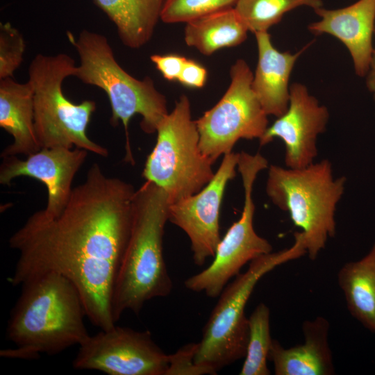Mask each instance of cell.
Listing matches in <instances>:
<instances>
[{"mask_svg":"<svg viewBox=\"0 0 375 375\" xmlns=\"http://www.w3.org/2000/svg\"><path fill=\"white\" fill-rule=\"evenodd\" d=\"M135 190L92 165L59 215L38 210L11 235L8 244L19 258L10 283L59 274L78 291L92 324L113 327L112 297L131 231Z\"/></svg>","mask_w":375,"mask_h":375,"instance_id":"cell-1","label":"cell"},{"mask_svg":"<svg viewBox=\"0 0 375 375\" xmlns=\"http://www.w3.org/2000/svg\"><path fill=\"white\" fill-rule=\"evenodd\" d=\"M6 328L16 347L1 350V356L36 359L54 356L89 336L85 310L78 291L65 276L49 272L23 283Z\"/></svg>","mask_w":375,"mask_h":375,"instance_id":"cell-2","label":"cell"},{"mask_svg":"<svg viewBox=\"0 0 375 375\" xmlns=\"http://www.w3.org/2000/svg\"><path fill=\"white\" fill-rule=\"evenodd\" d=\"M170 204L165 190L151 181L135 190L131 231L112 297L115 323L124 311L138 314L147 301L172 290L162 252Z\"/></svg>","mask_w":375,"mask_h":375,"instance_id":"cell-3","label":"cell"},{"mask_svg":"<svg viewBox=\"0 0 375 375\" xmlns=\"http://www.w3.org/2000/svg\"><path fill=\"white\" fill-rule=\"evenodd\" d=\"M67 34L80 60L74 76L106 92L112 111L110 122L114 127L119 122L122 123L126 134L125 160L133 165L129 122L139 115L142 130L148 134L156 133L159 124L169 113L166 97L149 76L137 79L120 66L105 35L88 30H83L77 38L69 31Z\"/></svg>","mask_w":375,"mask_h":375,"instance_id":"cell-4","label":"cell"},{"mask_svg":"<svg viewBox=\"0 0 375 375\" xmlns=\"http://www.w3.org/2000/svg\"><path fill=\"white\" fill-rule=\"evenodd\" d=\"M346 178H334L327 159L301 169L272 165L268 169L266 193L272 202L290 214L301 231L294 239L304 247L312 260L335 233V212Z\"/></svg>","mask_w":375,"mask_h":375,"instance_id":"cell-5","label":"cell"},{"mask_svg":"<svg viewBox=\"0 0 375 375\" xmlns=\"http://www.w3.org/2000/svg\"><path fill=\"white\" fill-rule=\"evenodd\" d=\"M76 65L67 54H38L28 67V81L33 91L34 125L41 148L85 149L107 157L108 149L87 135V128L96 110V102L69 101L62 92V83L74 76Z\"/></svg>","mask_w":375,"mask_h":375,"instance_id":"cell-6","label":"cell"},{"mask_svg":"<svg viewBox=\"0 0 375 375\" xmlns=\"http://www.w3.org/2000/svg\"><path fill=\"white\" fill-rule=\"evenodd\" d=\"M306 254L297 243L288 249L262 255L249 263L224 288L203 328L194 356L196 365L216 374L244 358L249 340L245 307L258 282L276 267Z\"/></svg>","mask_w":375,"mask_h":375,"instance_id":"cell-7","label":"cell"},{"mask_svg":"<svg viewBox=\"0 0 375 375\" xmlns=\"http://www.w3.org/2000/svg\"><path fill=\"white\" fill-rule=\"evenodd\" d=\"M156 133L142 176L164 190L171 203L198 192L212 179L214 163L200 149L188 96L179 97Z\"/></svg>","mask_w":375,"mask_h":375,"instance_id":"cell-8","label":"cell"},{"mask_svg":"<svg viewBox=\"0 0 375 375\" xmlns=\"http://www.w3.org/2000/svg\"><path fill=\"white\" fill-rule=\"evenodd\" d=\"M267 167V160L260 153H240L237 167L244 194L241 216L221 239L211 264L185 281L188 290L204 292L210 298L218 297L229 281L240 273L244 265L272 252L271 244L258 235L253 228V184L258 173Z\"/></svg>","mask_w":375,"mask_h":375,"instance_id":"cell-9","label":"cell"},{"mask_svg":"<svg viewBox=\"0 0 375 375\" xmlns=\"http://www.w3.org/2000/svg\"><path fill=\"white\" fill-rule=\"evenodd\" d=\"M253 74L247 62L238 59L222 97L196 120L200 149L213 163L231 153L239 140H260L268 128V115L251 87Z\"/></svg>","mask_w":375,"mask_h":375,"instance_id":"cell-10","label":"cell"},{"mask_svg":"<svg viewBox=\"0 0 375 375\" xmlns=\"http://www.w3.org/2000/svg\"><path fill=\"white\" fill-rule=\"evenodd\" d=\"M169 355L155 342L149 331L115 325L90 335L73 360L76 369L109 375H167Z\"/></svg>","mask_w":375,"mask_h":375,"instance_id":"cell-11","label":"cell"},{"mask_svg":"<svg viewBox=\"0 0 375 375\" xmlns=\"http://www.w3.org/2000/svg\"><path fill=\"white\" fill-rule=\"evenodd\" d=\"M240 153L224 156L212 179L198 192L169 206V221L182 229L190 241L195 265L213 258L222 238L219 213L224 191L236 175Z\"/></svg>","mask_w":375,"mask_h":375,"instance_id":"cell-12","label":"cell"},{"mask_svg":"<svg viewBox=\"0 0 375 375\" xmlns=\"http://www.w3.org/2000/svg\"><path fill=\"white\" fill-rule=\"evenodd\" d=\"M329 119L328 108L300 83L290 85L286 112L268 126L259 140L264 146L280 138L285 144V163L288 168L301 169L314 162L317 140L325 131Z\"/></svg>","mask_w":375,"mask_h":375,"instance_id":"cell-13","label":"cell"},{"mask_svg":"<svg viewBox=\"0 0 375 375\" xmlns=\"http://www.w3.org/2000/svg\"><path fill=\"white\" fill-rule=\"evenodd\" d=\"M88 151L63 147L41 148L25 159L17 156L3 157L0 166V183L10 185L19 176L33 178L42 182L48 197L42 212L49 217L59 215L67 205L73 180L84 163Z\"/></svg>","mask_w":375,"mask_h":375,"instance_id":"cell-14","label":"cell"},{"mask_svg":"<svg viewBox=\"0 0 375 375\" xmlns=\"http://www.w3.org/2000/svg\"><path fill=\"white\" fill-rule=\"evenodd\" d=\"M319 17L308 25L310 33L331 35L339 40L351 55L356 74L365 76L374 51L375 0H358L338 9L323 6L314 10Z\"/></svg>","mask_w":375,"mask_h":375,"instance_id":"cell-15","label":"cell"},{"mask_svg":"<svg viewBox=\"0 0 375 375\" xmlns=\"http://www.w3.org/2000/svg\"><path fill=\"white\" fill-rule=\"evenodd\" d=\"M258 62L253 74L252 89L267 115H283L290 101V78L294 66L306 47L299 51H280L267 31L254 33Z\"/></svg>","mask_w":375,"mask_h":375,"instance_id":"cell-16","label":"cell"},{"mask_svg":"<svg viewBox=\"0 0 375 375\" xmlns=\"http://www.w3.org/2000/svg\"><path fill=\"white\" fill-rule=\"evenodd\" d=\"M329 323L323 317L302 325L303 343L285 348L272 339L268 360L276 375H331L335 374L328 344Z\"/></svg>","mask_w":375,"mask_h":375,"instance_id":"cell-17","label":"cell"},{"mask_svg":"<svg viewBox=\"0 0 375 375\" xmlns=\"http://www.w3.org/2000/svg\"><path fill=\"white\" fill-rule=\"evenodd\" d=\"M0 126L10 134L13 142L1 157L28 156L41 147L34 125L33 91L30 82H17L9 77L0 79Z\"/></svg>","mask_w":375,"mask_h":375,"instance_id":"cell-18","label":"cell"},{"mask_svg":"<svg viewBox=\"0 0 375 375\" xmlns=\"http://www.w3.org/2000/svg\"><path fill=\"white\" fill-rule=\"evenodd\" d=\"M116 26L122 42L138 49L152 38L165 0H93Z\"/></svg>","mask_w":375,"mask_h":375,"instance_id":"cell-19","label":"cell"},{"mask_svg":"<svg viewBox=\"0 0 375 375\" xmlns=\"http://www.w3.org/2000/svg\"><path fill=\"white\" fill-rule=\"evenodd\" d=\"M185 24V44L205 56L240 45L249 31L234 7L206 14Z\"/></svg>","mask_w":375,"mask_h":375,"instance_id":"cell-20","label":"cell"},{"mask_svg":"<svg viewBox=\"0 0 375 375\" xmlns=\"http://www.w3.org/2000/svg\"><path fill=\"white\" fill-rule=\"evenodd\" d=\"M338 282L351 315L375 333V243L362 259L340 269Z\"/></svg>","mask_w":375,"mask_h":375,"instance_id":"cell-21","label":"cell"},{"mask_svg":"<svg viewBox=\"0 0 375 375\" xmlns=\"http://www.w3.org/2000/svg\"><path fill=\"white\" fill-rule=\"evenodd\" d=\"M301 6L316 9L323 6L322 0H238L235 10L249 31H267L278 24L287 12Z\"/></svg>","mask_w":375,"mask_h":375,"instance_id":"cell-22","label":"cell"},{"mask_svg":"<svg viewBox=\"0 0 375 375\" xmlns=\"http://www.w3.org/2000/svg\"><path fill=\"white\" fill-rule=\"evenodd\" d=\"M270 310L260 303L249 317V340L240 375H269L267 360L272 339L269 326Z\"/></svg>","mask_w":375,"mask_h":375,"instance_id":"cell-23","label":"cell"},{"mask_svg":"<svg viewBox=\"0 0 375 375\" xmlns=\"http://www.w3.org/2000/svg\"><path fill=\"white\" fill-rule=\"evenodd\" d=\"M238 0H165L161 18L164 23L184 22L215 12L234 7Z\"/></svg>","mask_w":375,"mask_h":375,"instance_id":"cell-24","label":"cell"},{"mask_svg":"<svg viewBox=\"0 0 375 375\" xmlns=\"http://www.w3.org/2000/svg\"><path fill=\"white\" fill-rule=\"evenodd\" d=\"M26 44L19 31L7 22L0 23V79L13 78L20 66Z\"/></svg>","mask_w":375,"mask_h":375,"instance_id":"cell-25","label":"cell"},{"mask_svg":"<svg viewBox=\"0 0 375 375\" xmlns=\"http://www.w3.org/2000/svg\"><path fill=\"white\" fill-rule=\"evenodd\" d=\"M197 348V343H190L170 354L167 375L210 374L206 369L196 365L194 356Z\"/></svg>","mask_w":375,"mask_h":375,"instance_id":"cell-26","label":"cell"},{"mask_svg":"<svg viewBox=\"0 0 375 375\" xmlns=\"http://www.w3.org/2000/svg\"><path fill=\"white\" fill-rule=\"evenodd\" d=\"M187 58L178 54H153L150 57L151 62L164 78L169 81H177Z\"/></svg>","mask_w":375,"mask_h":375,"instance_id":"cell-27","label":"cell"},{"mask_svg":"<svg viewBox=\"0 0 375 375\" xmlns=\"http://www.w3.org/2000/svg\"><path fill=\"white\" fill-rule=\"evenodd\" d=\"M208 72L200 63L187 59L178 81L181 84L191 88H201L206 82Z\"/></svg>","mask_w":375,"mask_h":375,"instance_id":"cell-28","label":"cell"},{"mask_svg":"<svg viewBox=\"0 0 375 375\" xmlns=\"http://www.w3.org/2000/svg\"><path fill=\"white\" fill-rule=\"evenodd\" d=\"M366 85L375 101V49H374L368 72L366 74Z\"/></svg>","mask_w":375,"mask_h":375,"instance_id":"cell-29","label":"cell"},{"mask_svg":"<svg viewBox=\"0 0 375 375\" xmlns=\"http://www.w3.org/2000/svg\"><path fill=\"white\" fill-rule=\"evenodd\" d=\"M374 34H375V28H374Z\"/></svg>","mask_w":375,"mask_h":375,"instance_id":"cell-30","label":"cell"}]
</instances>
